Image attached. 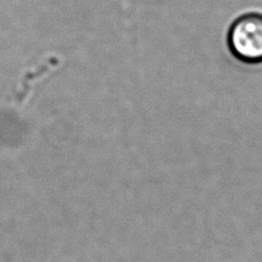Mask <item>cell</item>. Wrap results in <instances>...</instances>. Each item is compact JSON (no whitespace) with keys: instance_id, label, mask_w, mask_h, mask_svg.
Returning a JSON list of instances; mask_svg holds the SVG:
<instances>
[{"instance_id":"6da1fadb","label":"cell","mask_w":262,"mask_h":262,"mask_svg":"<svg viewBox=\"0 0 262 262\" xmlns=\"http://www.w3.org/2000/svg\"><path fill=\"white\" fill-rule=\"evenodd\" d=\"M228 45L232 56L244 64L262 62V14L247 13L234 20L229 29Z\"/></svg>"}]
</instances>
